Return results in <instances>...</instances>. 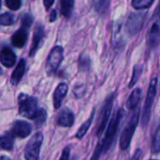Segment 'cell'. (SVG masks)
I'll return each mask as SVG.
<instances>
[{"mask_svg": "<svg viewBox=\"0 0 160 160\" xmlns=\"http://www.w3.org/2000/svg\"><path fill=\"white\" fill-rule=\"evenodd\" d=\"M34 120L36 122V126L38 128H41L47 120V112L44 109H39L38 115L36 116V118Z\"/></svg>", "mask_w": 160, "mask_h": 160, "instance_id": "d4e9b609", "label": "cell"}, {"mask_svg": "<svg viewBox=\"0 0 160 160\" xmlns=\"http://www.w3.org/2000/svg\"><path fill=\"white\" fill-rule=\"evenodd\" d=\"M14 136L10 132H6L1 137V148L3 150L10 151L14 145Z\"/></svg>", "mask_w": 160, "mask_h": 160, "instance_id": "d6986e66", "label": "cell"}, {"mask_svg": "<svg viewBox=\"0 0 160 160\" xmlns=\"http://www.w3.org/2000/svg\"><path fill=\"white\" fill-rule=\"evenodd\" d=\"M53 3H54V0H43V4H44V7H45L46 10L50 9V8L52 6Z\"/></svg>", "mask_w": 160, "mask_h": 160, "instance_id": "1f68e13d", "label": "cell"}, {"mask_svg": "<svg viewBox=\"0 0 160 160\" xmlns=\"http://www.w3.org/2000/svg\"><path fill=\"white\" fill-rule=\"evenodd\" d=\"M141 157H142V151H141L140 149H138V150L134 153L133 157L131 158V159L130 160H140L141 159Z\"/></svg>", "mask_w": 160, "mask_h": 160, "instance_id": "836d02e7", "label": "cell"}, {"mask_svg": "<svg viewBox=\"0 0 160 160\" xmlns=\"http://www.w3.org/2000/svg\"><path fill=\"white\" fill-rule=\"evenodd\" d=\"M64 50L61 46H55L51 51L45 65V69L48 75H53L62 63Z\"/></svg>", "mask_w": 160, "mask_h": 160, "instance_id": "52a82bcc", "label": "cell"}, {"mask_svg": "<svg viewBox=\"0 0 160 160\" xmlns=\"http://www.w3.org/2000/svg\"><path fill=\"white\" fill-rule=\"evenodd\" d=\"M6 5L11 10H18L22 6V0H6Z\"/></svg>", "mask_w": 160, "mask_h": 160, "instance_id": "83f0119b", "label": "cell"}, {"mask_svg": "<svg viewBox=\"0 0 160 160\" xmlns=\"http://www.w3.org/2000/svg\"><path fill=\"white\" fill-rule=\"evenodd\" d=\"M0 160H11L9 158H8V157H6V156H2L1 157V159Z\"/></svg>", "mask_w": 160, "mask_h": 160, "instance_id": "d590c367", "label": "cell"}, {"mask_svg": "<svg viewBox=\"0 0 160 160\" xmlns=\"http://www.w3.org/2000/svg\"><path fill=\"white\" fill-rule=\"evenodd\" d=\"M60 7L61 14L66 18H69L74 7V0H60Z\"/></svg>", "mask_w": 160, "mask_h": 160, "instance_id": "ffe728a7", "label": "cell"}, {"mask_svg": "<svg viewBox=\"0 0 160 160\" xmlns=\"http://www.w3.org/2000/svg\"><path fill=\"white\" fill-rule=\"evenodd\" d=\"M143 22V15L142 14H134L131 13L128 22H127V28L130 35H136L142 28Z\"/></svg>", "mask_w": 160, "mask_h": 160, "instance_id": "30bf717a", "label": "cell"}, {"mask_svg": "<svg viewBox=\"0 0 160 160\" xmlns=\"http://www.w3.org/2000/svg\"><path fill=\"white\" fill-rule=\"evenodd\" d=\"M14 21H15V18H14V15H12L11 13H8V12H6V13H3L1 15V18H0V22L2 25H11L14 23Z\"/></svg>", "mask_w": 160, "mask_h": 160, "instance_id": "4316f807", "label": "cell"}, {"mask_svg": "<svg viewBox=\"0 0 160 160\" xmlns=\"http://www.w3.org/2000/svg\"><path fill=\"white\" fill-rule=\"evenodd\" d=\"M158 77H153V79L150 82V85L147 91L145 102L143 105V110H142V124L143 127H146L150 121L151 118V113H152V107L154 104V100L157 95V90H158Z\"/></svg>", "mask_w": 160, "mask_h": 160, "instance_id": "3957f363", "label": "cell"}, {"mask_svg": "<svg viewBox=\"0 0 160 160\" xmlns=\"http://www.w3.org/2000/svg\"><path fill=\"white\" fill-rule=\"evenodd\" d=\"M92 4L98 13L105 14L110 8L111 0H92Z\"/></svg>", "mask_w": 160, "mask_h": 160, "instance_id": "44dd1931", "label": "cell"}, {"mask_svg": "<svg viewBox=\"0 0 160 160\" xmlns=\"http://www.w3.org/2000/svg\"><path fill=\"white\" fill-rule=\"evenodd\" d=\"M94 117H95V111L92 112L90 117H89V118H88V119L80 127V128L78 129V131H77V133H76V138H77V139L81 140V139H82V138L85 136V134L87 133L88 129L90 128V127H91V125H92V123H93V121H94Z\"/></svg>", "mask_w": 160, "mask_h": 160, "instance_id": "ac0fdd59", "label": "cell"}, {"mask_svg": "<svg viewBox=\"0 0 160 160\" xmlns=\"http://www.w3.org/2000/svg\"><path fill=\"white\" fill-rule=\"evenodd\" d=\"M43 142V134L41 132H37L29 140L24 149V159L38 160L41 145Z\"/></svg>", "mask_w": 160, "mask_h": 160, "instance_id": "5b68a950", "label": "cell"}, {"mask_svg": "<svg viewBox=\"0 0 160 160\" xmlns=\"http://www.w3.org/2000/svg\"><path fill=\"white\" fill-rule=\"evenodd\" d=\"M16 62L15 53L8 47H5L1 51V64L6 68H12Z\"/></svg>", "mask_w": 160, "mask_h": 160, "instance_id": "5bb4252c", "label": "cell"}, {"mask_svg": "<svg viewBox=\"0 0 160 160\" xmlns=\"http://www.w3.org/2000/svg\"><path fill=\"white\" fill-rule=\"evenodd\" d=\"M114 99H115V94L112 93L106 98V100L103 104V107H102L100 114H99L100 117H99V122H98V131H97L98 137H100L103 134V132L107 127V124L110 119L112 110L113 107Z\"/></svg>", "mask_w": 160, "mask_h": 160, "instance_id": "8992f818", "label": "cell"}, {"mask_svg": "<svg viewBox=\"0 0 160 160\" xmlns=\"http://www.w3.org/2000/svg\"><path fill=\"white\" fill-rule=\"evenodd\" d=\"M68 92V86L65 82L58 84V86L55 88L54 93H53V97H52L53 107L55 110H57L61 107L62 102H63L64 98H66Z\"/></svg>", "mask_w": 160, "mask_h": 160, "instance_id": "7c38bea8", "label": "cell"}, {"mask_svg": "<svg viewBox=\"0 0 160 160\" xmlns=\"http://www.w3.org/2000/svg\"><path fill=\"white\" fill-rule=\"evenodd\" d=\"M160 152V124L156 131V134L154 136L153 143H152V153L153 154H158Z\"/></svg>", "mask_w": 160, "mask_h": 160, "instance_id": "603a6c76", "label": "cell"}, {"mask_svg": "<svg viewBox=\"0 0 160 160\" xmlns=\"http://www.w3.org/2000/svg\"><path fill=\"white\" fill-rule=\"evenodd\" d=\"M24 70H25V60L21 59L19 61V63L17 64L14 71L12 72V75L10 78V82L12 85H17L21 82V80L24 74Z\"/></svg>", "mask_w": 160, "mask_h": 160, "instance_id": "2e32d148", "label": "cell"}, {"mask_svg": "<svg viewBox=\"0 0 160 160\" xmlns=\"http://www.w3.org/2000/svg\"><path fill=\"white\" fill-rule=\"evenodd\" d=\"M22 25L23 27H29L32 24L33 22V18L30 14H24L22 18Z\"/></svg>", "mask_w": 160, "mask_h": 160, "instance_id": "f546056e", "label": "cell"}, {"mask_svg": "<svg viewBox=\"0 0 160 160\" xmlns=\"http://www.w3.org/2000/svg\"><path fill=\"white\" fill-rule=\"evenodd\" d=\"M142 69H143L142 68V66H141V65H137V66L134 67V68H133V75H132L131 81H130L129 85H128L130 88L133 87L137 83V82H138L141 74L142 73Z\"/></svg>", "mask_w": 160, "mask_h": 160, "instance_id": "7402d4cb", "label": "cell"}, {"mask_svg": "<svg viewBox=\"0 0 160 160\" xmlns=\"http://www.w3.org/2000/svg\"><path fill=\"white\" fill-rule=\"evenodd\" d=\"M155 0H132V6L136 9H143L152 6Z\"/></svg>", "mask_w": 160, "mask_h": 160, "instance_id": "cb8c5ba5", "label": "cell"}, {"mask_svg": "<svg viewBox=\"0 0 160 160\" xmlns=\"http://www.w3.org/2000/svg\"><path fill=\"white\" fill-rule=\"evenodd\" d=\"M151 160H157V159H151Z\"/></svg>", "mask_w": 160, "mask_h": 160, "instance_id": "8d00e7d4", "label": "cell"}, {"mask_svg": "<svg viewBox=\"0 0 160 160\" xmlns=\"http://www.w3.org/2000/svg\"><path fill=\"white\" fill-rule=\"evenodd\" d=\"M28 38V32L26 27H21L17 30V32L12 36L11 42L13 46L17 48H22L25 45Z\"/></svg>", "mask_w": 160, "mask_h": 160, "instance_id": "4fadbf2b", "label": "cell"}, {"mask_svg": "<svg viewBox=\"0 0 160 160\" xmlns=\"http://www.w3.org/2000/svg\"><path fill=\"white\" fill-rule=\"evenodd\" d=\"M153 18L154 19H156V20H160V2L159 4L158 5V8H156V10H155V12H154V16H153Z\"/></svg>", "mask_w": 160, "mask_h": 160, "instance_id": "d6a6232c", "label": "cell"}, {"mask_svg": "<svg viewBox=\"0 0 160 160\" xmlns=\"http://www.w3.org/2000/svg\"><path fill=\"white\" fill-rule=\"evenodd\" d=\"M124 116V111L123 109H119L115 113L114 115L112 116V119L111 120L108 128H107V131H106V134H105V139L104 141L102 142H103V152H108L109 149L111 148L113 141H114V138L116 136V133H117V129H118V127H119V124L122 120Z\"/></svg>", "mask_w": 160, "mask_h": 160, "instance_id": "277c9868", "label": "cell"}, {"mask_svg": "<svg viewBox=\"0 0 160 160\" xmlns=\"http://www.w3.org/2000/svg\"><path fill=\"white\" fill-rule=\"evenodd\" d=\"M140 114H141V110L139 108L135 109V112L132 113L130 119L128 120L127 126L125 127L121 137H120V149L122 151L127 150L132 141L133 135L135 133V130L139 125V120H140Z\"/></svg>", "mask_w": 160, "mask_h": 160, "instance_id": "6da1fadb", "label": "cell"}, {"mask_svg": "<svg viewBox=\"0 0 160 160\" xmlns=\"http://www.w3.org/2000/svg\"><path fill=\"white\" fill-rule=\"evenodd\" d=\"M74 122H75L74 113L68 108L63 109L58 114L56 119L57 125L62 128H71L74 125Z\"/></svg>", "mask_w": 160, "mask_h": 160, "instance_id": "9c48e42d", "label": "cell"}, {"mask_svg": "<svg viewBox=\"0 0 160 160\" xmlns=\"http://www.w3.org/2000/svg\"><path fill=\"white\" fill-rule=\"evenodd\" d=\"M90 58L87 55H82L79 59V68L81 71H87L90 68Z\"/></svg>", "mask_w": 160, "mask_h": 160, "instance_id": "484cf974", "label": "cell"}, {"mask_svg": "<svg viewBox=\"0 0 160 160\" xmlns=\"http://www.w3.org/2000/svg\"><path fill=\"white\" fill-rule=\"evenodd\" d=\"M142 98V90L140 88H136L129 96V98L127 100V107L129 110H135L137 109L140 100Z\"/></svg>", "mask_w": 160, "mask_h": 160, "instance_id": "e0dca14e", "label": "cell"}, {"mask_svg": "<svg viewBox=\"0 0 160 160\" xmlns=\"http://www.w3.org/2000/svg\"><path fill=\"white\" fill-rule=\"evenodd\" d=\"M160 42V27L158 23H154L148 34V45L151 49H155Z\"/></svg>", "mask_w": 160, "mask_h": 160, "instance_id": "9a60e30c", "label": "cell"}, {"mask_svg": "<svg viewBox=\"0 0 160 160\" xmlns=\"http://www.w3.org/2000/svg\"><path fill=\"white\" fill-rule=\"evenodd\" d=\"M56 14H57V13H56V10H52V12L51 15H50V22H54V21L56 20V17H57Z\"/></svg>", "mask_w": 160, "mask_h": 160, "instance_id": "e575fe53", "label": "cell"}, {"mask_svg": "<svg viewBox=\"0 0 160 160\" xmlns=\"http://www.w3.org/2000/svg\"><path fill=\"white\" fill-rule=\"evenodd\" d=\"M44 38V29L41 25H37L34 31V35H33V39H32V45L29 51V55L30 56H34L36 52L38 50V48L40 47L42 41Z\"/></svg>", "mask_w": 160, "mask_h": 160, "instance_id": "8fae6325", "label": "cell"}, {"mask_svg": "<svg viewBox=\"0 0 160 160\" xmlns=\"http://www.w3.org/2000/svg\"><path fill=\"white\" fill-rule=\"evenodd\" d=\"M19 113L28 119L34 120L38 115L39 109H38V100L36 98L26 94H20L18 97Z\"/></svg>", "mask_w": 160, "mask_h": 160, "instance_id": "7a4b0ae2", "label": "cell"}, {"mask_svg": "<svg viewBox=\"0 0 160 160\" xmlns=\"http://www.w3.org/2000/svg\"><path fill=\"white\" fill-rule=\"evenodd\" d=\"M9 132L15 138L25 139V138H27L31 134V132H32V126L28 122H26V121L16 120L11 125Z\"/></svg>", "mask_w": 160, "mask_h": 160, "instance_id": "ba28073f", "label": "cell"}, {"mask_svg": "<svg viewBox=\"0 0 160 160\" xmlns=\"http://www.w3.org/2000/svg\"><path fill=\"white\" fill-rule=\"evenodd\" d=\"M102 153H103V142H99L97 145V147H96V149H95L90 160H99Z\"/></svg>", "mask_w": 160, "mask_h": 160, "instance_id": "f1b7e54d", "label": "cell"}, {"mask_svg": "<svg viewBox=\"0 0 160 160\" xmlns=\"http://www.w3.org/2000/svg\"><path fill=\"white\" fill-rule=\"evenodd\" d=\"M69 157H70V147L67 146L62 152V156L60 158V160H69Z\"/></svg>", "mask_w": 160, "mask_h": 160, "instance_id": "4dcf8cb0", "label": "cell"}]
</instances>
